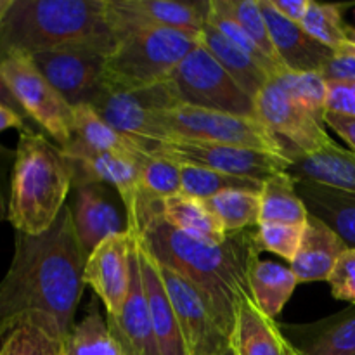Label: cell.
<instances>
[{"instance_id": "obj_1", "label": "cell", "mask_w": 355, "mask_h": 355, "mask_svg": "<svg viewBox=\"0 0 355 355\" xmlns=\"http://www.w3.org/2000/svg\"><path fill=\"white\" fill-rule=\"evenodd\" d=\"M85 262L69 205L49 231L17 232L12 262L0 286L2 336L17 326H37L66 342L75 328Z\"/></svg>"}, {"instance_id": "obj_2", "label": "cell", "mask_w": 355, "mask_h": 355, "mask_svg": "<svg viewBox=\"0 0 355 355\" xmlns=\"http://www.w3.org/2000/svg\"><path fill=\"white\" fill-rule=\"evenodd\" d=\"M128 229L141 236L158 262L189 277L207 295L222 329L232 338L239 305L252 297L250 266L262 252L257 227L229 232L224 243L208 245L172 227L163 218L162 200L141 193L128 215Z\"/></svg>"}, {"instance_id": "obj_3", "label": "cell", "mask_w": 355, "mask_h": 355, "mask_svg": "<svg viewBox=\"0 0 355 355\" xmlns=\"http://www.w3.org/2000/svg\"><path fill=\"white\" fill-rule=\"evenodd\" d=\"M116 37L107 0H2V55H33L78 42Z\"/></svg>"}, {"instance_id": "obj_4", "label": "cell", "mask_w": 355, "mask_h": 355, "mask_svg": "<svg viewBox=\"0 0 355 355\" xmlns=\"http://www.w3.org/2000/svg\"><path fill=\"white\" fill-rule=\"evenodd\" d=\"M73 180V165L61 148L28 128L17 142L7 220L23 234L49 231L66 207Z\"/></svg>"}, {"instance_id": "obj_5", "label": "cell", "mask_w": 355, "mask_h": 355, "mask_svg": "<svg viewBox=\"0 0 355 355\" xmlns=\"http://www.w3.org/2000/svg\"><path fill=\"white\" fill-rule=\"evenodd\" d=\"M116 38L103 75V89L110 92H135L159 85L201 44V37L159 28L128 30Z\"/></svg>"}, {"instance_id": "obj_6", "label": "cell", "mask_w": 355, "mask_h": 355, "mask_svg": "<svg viewBox=\"0 0 355 355\" xmlns=\"http://www.w3.org/2000/svg\"><path fill=\"white\" fill-rule=\"evenodd\" d=\"M156 123L163 132L165 141L173 137L193 139L288 155L284 142L259 118L236 116L179 104L172 110L159 111L156 114Z\"/></svg>"}, {"instance_id": "obj_7", "label": "cell", "mask_w": 355, "mask_h": 355, "mask_svg": "<svg viewBox=\"0 0 355 355\" xmlns=\"http://www.w3.org/2000/svg\"><path fill=\"white\" fill-rule=\"evenodd\" d=\"M180 104L220 111L236 116L259 118L257 103L245 92L203 44L198 45L165 80Z\"/></svg>"}, {"instance_id": "obj_8", "label": "cell", "mask_w": 355, "mask_h": 355, "mask_svg": "<svg viewBox=\"0 0 355 355\" xmlns=\"http://www.w3.org/2000/svg\"><path fill=\"white\" fill-rule=\"evenodd\" d=\"M148 151L149 155L166 158L170 162L205 166L227 175L252 179L262 184L276 173L290 172L293 165L290 155L180 137L156 142L149 146Z\"/></svg>"}, {"instance_id": "obj_9", "label": "cell", "mask_w": 355, "mask_h": 355, "mask_svg": "<svg viewBox=\"0 0 355 355\" xmlns=\"http://www.w3.org/2000/svg\"><path fill=\"white\" fill-rule=\"evenodd\" d=\"M3 89L61 149L73 135V106L49 83L30 55L6 54L0 64Z\"/></svg>"}, {"instance_id": "obj_10", "label": "cell", "mask_w": 355, "mask_h": 355, "mask_svg": "<svg viewBox=\"0 0 355 355\" xmlns=\"http://www.w3.org/2000/svg\"><path fill=\"white\" fill-rule=\"evenodd\" d=\"M118 38L78 42L33 55V62L52 87L71 106L90 103L103 89L106 59L114 51Z\"/></svg>"}, {"instance_id": "obj_11", "label": "cell", "mask_w": 355, "mask_h": 355, "mask_svg": "<svg viewBox=\"0 0 355 355\" xmlns=\"http://www.w3.org/2000/svg\"><path fill=\"white\" fill-rule=\"evenodd\" d=\"M158 269L189 355H220L229 349L232 338L222 329L207 295L189 277L172 267L158 262Z\"/></svg>"}, {"instance_id": "obj_12", "label": "cell", "mask_w": 355, "mask_h": 355, "mask_svg": "<svg viewBox=\"0 0 355 355\" xmlns=\"http://www.w3.org/2000/svg\"><path fill=\"white\" fill-rule=\"evenodd\" d=\"M89 104L120 134L134 139L148 151L156 142H163V132L156 123L159 111L179 106V101L166 89L165 82L151 89L135 92H110L101 89ZM149 153V151H148Z\"/></svg>"}, {"instance_id": "obj_13", "label": "cell", "mask_w": 355, "mask_h": 355, "mask_svg": "<svg viewBox=\"0 0 355 355\" xmlns=\"http://www.w3.org/2000/svg\"><path fill=\"white\" fill-rule=\"evenodd\" d=\"M259 120L269 127L281 141H288V151L312 155L322 151L336 142L326 132V123L293 99L283 87L270 80L255 97Z\"/></svg>"}, {"instance_id": "obj_14", "label": "cell", "mask_w": 355, "mask_h": 355, "mask_svg": "<svg viewBox=\"0 0 355 355\" xmlns=\"http://www.w3.org/2000/svg\"><path fill=\"white\" fill-rule=\"evenodd\" d=\"M210 10L208 2L175 0H107L110 23L114 35L141 28L175 30L201 37Z\"/></svg>"}, {"instance_id": "obj_15", "label": "cell", "mask_w": 355, "mask_h": 355, "mask_svg": "<svg viewBox=\"0 0 355 355\" xmlns=\"http://www.w3.org/2000/svg\"><path fill=\"white\" fill-rule=\"evenodd\" d=\"M132 250L134 234L128 231L106 238L87 257L83 283L92 288L110 315L120 314L130 291Z\"/></svg>"}, {"instance_id": "obj_16", "label": "cell", "mask_w": 355, "mask_h": 355, "mask_svg": "<svg viewBox=\"0 0 355 355\" xmlns=\"http://www.w3.org/2000/svg\"><path fill=\"white\" fill-rule=\"evenodd\" d=\"M73 220L85 257L110 236L128 232V217H123L113 193L103 182H76Z\"/></svg>"}, {"instance_id": "obj_17", "label": "cell", "mask_w": 355, "mask_h": 355, "mask_svg": "<svg viewBox=\"0 0 355 355\" xmlns=\"http://www.w3.org/2000/svg\"><path fill=\"white\" fill-rule=\"evenodd\" d=\"M106 322L123 355H162L153 328L135 245L132 250V284L128 297L120 314H106Z\"/></svg>"}, {"instance_id": "obj_18", "label": "cell", "mask_w": 355, "mask_h": 355, "mask_svg": "<svg viewBox=\"0 0 355 355\" xmlns=\"http://www.w3.org/2000/svg\"><path fill=\"white\" fill-rule=\"evenodd\" d=\"M132 234H134L135 252H137L139 267H141L142 281H144L146 297H148L149 312H151L153 328H155L156 340H158L159 354L189 355L182 331H180L179 321H177L175 311H173L172 300H170L165 284H163L158 262L153 257V253L149 252L146 243L142 241L141 236L135 231H132Z\"/></svg>"}, {"instance_id": "obj_19", "label": "cell", "mask_w": 355, "mask_h": 355, "mask_svg": "<svg viewBox=\"0 0 355 355\" xmlns=\"http://www.w3.org/2000/svg\"><path fill=\"white\" fill-rule=\"evenodd\" d=\"M141 158L121 153H82L68 159L75 172L73 184L103 182L114 187L125 205V214L130 215L141 194Z\"/></svg>"}, {"instance_id": "obj_20", "label": "cell", "mask_w": 355, "mask_h": 355, "mask_svg": "<svg viewBox=\"0 0 355 355\" xmlns=\"http://www.w3.org/2000/svg\"><path fill=\"white\" fill-rule=\"evenodd\" d=\"M259 2L269 26L274 47L284 66L295 73L321 71L322 66L335 55V52L314 40L300 24L281 16L274 9L270 0H259Z\"/></svg>"}, {"instance_id": "obj_21", "label": "cell", "mask_w": 355, "mask_h": 355, "mask_svg": "<svg viewBox=\"0 0 355 355\" xmlns=\"http://www.w3.org/2000/svg\"><path fill=\"white\" fill-rule=\"evenodd\" d=\"M61 151L68 158L82 153H121L135 158L149 155L134 139L114 130L89 103L73 106L71 141Z\"/></svg>"}, {"instance_id": "obj_22", "label": "cell", "mask_w": 355, "mask_h": 355, "mask_svg": "<svg viewBox=\"0 0 355 355\" xmlns=\"http://www.w3.org/2000/svg\"><path fill=\"white\" fill-rule=\"evenodd\" d=\"M302 355H355V305L333 318L302 326H281Z\"/></svg>"}, {"instance_id": "obj_23", "label": "cell", "mask_w": 355, "mask_h": 355, "mask_svg": "<svg viewBox=\"0 0 355 355\" xmlns=\"http://www.w3.org/2000/svg\"><path fill=\"white\" fill-rule=\"evenodd\" d=\"M349 246L324 222L309 215L304 227L300 250L291 262L298 283L328 281L336 262Z\"/></svg>"}, {"instance_id": "obj_24", "label": "cell", "mask_w": 355, "mask_h": 355, "mask_svg": "<svg viewBox=\"0 0 355 355\" xmlns=\"http://www.w3.org/2000/svg\"><path fill=\"white\" fill-rule=\"evenodd\" d=\"M297 193L309 215L324 222L349 248H355V194L338 187L298 179Z\"/></svg>"}, {"instance_id": "obj_25", "label": "cell", "mask_w": 355, "mask_h": 355, "mask_svg": "<svg viewBox=\"0 0 355 355\" xmlns=\"http://www.w3.org/2000/svg\"><path fill=\"white\" fill-rule=\"evenodd\" d=\"M232 343L239 355H293L276 319L263 314L252 297L239 305Z\"/></svg>"}, {"instance_id": "obj_26", "label": "cell", "mask_w": 355, "mask_h": 355, "mask_svg": "<svg viewBox=\"0 0 355 355\" xmlns=\"http://www.w3.org/2000/svg\"><path fill=\"white\" fill-rule=\"evenodd\" d=\"M293 159L290 173L298 180H312L355 194V153L335 144L312 155L288 151Z\"/></svg>"}, {"instance_id": "obj_27", "label": "cell", "mask_w": 355, "mask_h": 355, "mask_svg": "<svg viewBox=\"0 0 355 355\" xmlns=\"http://www.w3.org/2000/svg\"><path fill=\"white\" fill-rule=\"evenodd\" d=\"M162 214L172 227L208 245H220L229 236L224 225L207 207L205 200L200 198L187 194L165 198L162 200Z\"/></svg>"}, {"instance_id": "obj_28", "label": "cell", "mask_w": 355, "mask_h": 355, "mask_svg": "<svg viewBox=\"0 0 355 355\" xmlns=\"http://www.w3.org/2000/svg\"><path fill=\"white\" fill-rule=\"evenodd\" d=\"M248 284L252 298L260 311L276 319L293 295L298 279L291 267L270 260L255 259L250 266Z\"/></svg>"}, {"instance_id": "obj_29", "label": "cell", "mask_w": 355, "mask_h": 355, "mask_svg": "<svg viewBox=\"0 0 355 355\" xmlns=\"http://www.w3.org/2000/svg\"><path fill=\"white\" fill-rule=\"evenodd\" d=\"M201 44L214 54V58L224 66L225 71L234 78V82L253 99L272 80L266 69L260 68L252 58H248L241 49L229 42L211 24H205L203 33H201Z\"/></svg>"}, {"instance_id": "obj_30", "label": "cell", "mask_w": 355, "mask_h": 355, "mask_svg": "<svg viewBox=\"0 0 355 355\" xmlns=\"http://www.w3.org/2000/svg\"><path fill=\"white\" fill-rule=\"evenodd\" d=\"M260 203V224H307L309 211L290 172L276 173L262 184Z\"/></svg>"}, {"instance_id": "obj_31", "label": "cell", "mask_w": 355, "mask_h": 355, "mask_svg": "<svg viewBox=\"0 0 355 355\" xmlns=\"http://www.w3.org/2000/svg\"><path fill=\"white\" fill-rule=\"evenodd\" d=\"M262 193V191H260ZM259 191L231 189L205 200L211 214L218 218L227 232L246 231L260 225Z\"/></svg>"}, {"instance_id": "obj_32", "label": "cell", "mask_w": 355, "mask_h": 355, "mask_svg": "<svg viewBox=\"0 0 355 355\" xmlns=\"http://www.w3.org/2000/svg\"><path fill=\"white\" fill-rule=\"evenodd\" d=\"M96 297L90 300L87 314L69 333L66 355H123L120 345L110 333L106 319L97 309Z\"/></svg>"}, {"instance_id": "obj_33", "label": "cell", "mask_w": 355, "mask_h": 355, "mask_svg": "<svg viewBox=\"0 0 355 355\" xmlns=\"http://www.w3.org/2000/svg\"><path fill=\"white\" fill-rule=\"evenodd\" d=\"M180 166V180H182V194L187 196L208 200L218 193L231 189H245V191H262V182H257L252 179H243V177H232L227 173L217 172V170L205 168L196 165Z\"/></svg>"}, {"instance_id": "obj_34", "label": "cell", "mask_w": 355, "mask_h": 355, "mask_svg": "<svg viewBox=\"0 0 355 355\" xmlns=\"http://www.w3.org/2000/svg\"><path fill=\"white\" fill-rule=\"evenodd\" d=\"M343 9L345 6L336 3L312 2L300 26L311 35L314 40L331 49L338 54L347 45V24L343 23Z\"/></svg>"}, {"instance_id": "obj_35", "label": "cell", "mask_w": 355, "mask_h": 355, "mask_svg": "<svg viewBox=\"0 0 355 355\" xmlns=\"http://www.w3.org/2000/svg\"><path fill=\"white\" fill-rule=\"evenodd\" d=\"M207 23L217 28L229 42H232L236 47L241 49V51L245 52L248 58H252L260 68L266 69L270 75V78H276L277 75L284 73L283 69L277 68V66L260 51V47L255 44V40L246 33L245 28H243L241 24L234 19V16L229 12L224 0H210V10H208Z\"/></svg>"}, {"instance_id": "obj_36", "label": "cell", "mask_w": 355, "mask_h": 355, "mask_svg": "<svg viewBox=\"0 0 355 355\" xmlns=\"http://www.w3.org/2000/svg\"><path fill=\"white\" fill-rule=\"evenodd\" d=\"M272 80H276L283 87L284 92L290 94L297 103L307 107L319 120L324 121L326 99H328V80L321 73L284 71Z\"/></svg>"}, {"instance_id": "obj_37", "label": "cell", "mask_w": 355, "mask_h": 355, "mask_svg": "<svg viewBox=\"0 0 355 355\" xmlns=\"http://www.w3.org/2000/svg\"><path fill=\"white\" fill-rule=\"evenodd\" d=\"M141 193L156 200L182 194L179 163L159 156L144 155L141 158Z\"/></svg>"}, {"instance_id": "obj_38", "label": "cell", "mask_w": 355, "mask_h": 355, "mask_svg": "<svg viewBox=\"0 0 355 355\" xmlns=\"http://www.w3.org/2000/svg\"><path fill=\"white\" fill-rule=\"evenodd\" d=\"M225 7H227L229 12L234 16V19L241 24L246 30V33L255 40V44L259 45L260 51L277 66L283 71H290V69L284 66V62L281 61L279 54H277L276 47L272 44V38H270L269 26H267V21L263 17L262 9H260L259 0H224Z\"/></svg>"}, {"instance_id": "obj_39", "label": "cell", "mask_w": 355, "mask_h": 355, "mask_svg": "<svg viewBox=\"0 0 355 355\" xmlns=\"http://www.w3.org/2000/svg\"><path fill=\"white\" fill-rule=\"evenodd\" d=\"M2 338L0 355H66L64 340L37 326H17Z\"/></svg>"}, {"instance_id": "obj_40", "label": "cell", "mask_w": 355, "mask_h": 355, "mask_svg": "<svg viewBox=\"0 0 355 355\" xmlns=\"http://www.w3.org/2000/svg\"><path fill=\"white\" fill-rule=\"evenodd\" d=\"M304 227L293 224H260L257 227V239L262 252L276 253L291 263L300 250Z\"/></svg>"}, {"instance_id": "obj_41", "label": "cell", "mask_w": 355, "mask_h": 355, "mask_svg": "<svg viewBox=\"0 0 355 355\" xmlns=\"http://www.w3.org/2000/svg\"><path fill=\"white\" fill-rule=\"evenodd\" d=\"M328 283L336 300L355 305V248H347L342 253Z\"/></svg>"}, {"instance_id": "obj_42", "label": "cell", "mask_w": 355, "mask_h": 355, "mask_svg": "<svg viewBox=\"0 0 355 355\" xmlns=\"http://www.w3.org/2000/svg\"><path fill=\"white\" fill-rule=\"evenodd\" d=\"M326 113L355 116V87L352 82H343V80L328 82Z\"/></svg>"}, {"instance_id": "obj_43", "label": "cell", "mask_w": 355, "mask_h": 355, "mask_svg": "<svg viewBox=\"0 0 355 355\" xmlns=\"http://www.w3.org/2000/svg\"><path fill=\"white\" fill-rule=\"evenodd\" d=\"M328 82L331 80H343V82H355V55L350 54H335L321 71Z\"/></svg>"}, {"instance_id": "obj_44", "label": "cell", "mask_w": 355, "mask_h": 355, "mask_svg": "<svg viewBox=\"0 0 355 355\" xmlns=\"http://www.w3.org/2000/svg\"><path fill=\"white\" fill-rule=\"evenodd\" d=\"M324 123L329 128L336 132L347 144L350 146V151L355 153V116L349 114H336V113H326Z\"/></svg>"}, {"instance_id": "obj_45", "label": "cell", "mask_w": 355, "mask_h": 355, "mask_svg": "<svg viewBox=\"0 0 355 355\" xmlns=\"http://www.w3.org/2000/svg\"><path fill=\"white\" fill-rule=\"evenodd\" d=\"M270 2L281 16L298 24L304 21L309 6H311V0H270Z\"/></svg>"}, {"instance_id": "obj_46", "label": "cell", "mask_w": 355, "mask_h": 355, "mask_svg": "<svg viewBox=\"0 0 355 355\" xmlns=\"http://www.w3.org/2000/svg\"><path fill=\"white\" fill-rule=\"evenodd\" d=\"M7 128H17L21 134L28 130L17 111H14V107H10L7 103H2V106H0V130H7Z\"/></svg>"}, {"instance_id": "obj_47", "label": "cell", "mask_w": 355, "mask_h": 355, "mask_svg": "<svg viewBox=\"0 0 355 355\" xmlns=\"http://www.w3.org/2000/svg\"><path fill=\"white\" fill-rule=\"evenodd\" d=\"M338 54L355 55V28L350 26V24H347V45Z\"/></svg>"}, {"instance_id": "obj_48", "label": "cell", "mask_w": 355, "mask_h": 355, "mask_svg": "<svg viewBox=\"0 0 355 355\" xmlns=\"http://www.w3.org/2000/svg\"><path fill=\"white\" fill-rule=\"evenodd\" d=\"M220 355H239V352H238V349H236L234 343H232V345L229 347V349H225Z\"/></svg>"}, {"instance_id": "obj_49", "label": "cell", "mask_w": 355, "mask_h": 355, "mask_svg": "<svg viewBox=\"0 0 355 355\" xmlns=\"http://www.w3.org/2000/svg\"><path fill=\"white\" fill-rule=\"evenodd\" d=\"M291 347H293V345H291ZM293 355H302L300 352H298V350L297 349H295V347H293Z\"/></svg>"}]
</instances>
